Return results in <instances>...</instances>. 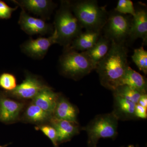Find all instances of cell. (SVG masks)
<instances>
[{
  "label": "cell",
  "instance_id": "cell-1",
  "mask_svg": "<svg viewBox=\"0 0 147 147\" xmlns=\"http://www.w3.org/2000/svg\"><path fill=\"white\" fill-rule=\"evenodd\" d=\"M125 44L111 41L108 54L96 67L100 84L113 91L121 86L124 75L129 66L127 62L128 50Z\"/></svg>",
  "mask_w": 147,
  "mask_h": 147
},
{
  "label": "cell",
  "instance_id": "cell-2",
  "mask_svg": "<svg viewBox=\"0 0 147 147\" xmlns=\"http://www.w3.org/2000/svg\"><path fill=\"white\" fill-rule=\"evenodd\" d=\"M71 3V8L82 28L102 32L108 13L105 6H100L95 0H83Z\"/></svg>",
  "mask_w": 147,
  "mask_h": 147
},
{
  "label": "cell",
  "instance_id": "cell-3",
  "mask_svg": "<svg viewBox=\"0 0 147 147\" xmlns=\"http://www.w3.org/2000/svg\"><path fill=\"white\" fill-rule=\"evenodd\" d=\"M63 1L57 11L55 30L57 35V43L67 48L74 40L82 32V28L72 12L71 3Z\"/></svg>",
  "mask_w": 147,
  "mask_h": 147
},
{
  "label": "cell",
  "instance_id": "cell-4",
  "mask_svg": "<svg viewBox=\"0 0 147 147\" xmlns=\"http://www.w3.org/2000/svg\"><path fill=\"white\" fill-rule=\"evenodd\" d=\"M118 121L113 113L96 116L84 128L88 134V147H97L101 138L115 139L118 134Z\"/></svg>",
  "mask_w": 147,
  "mask_h": 147
},
{
  "label": "cell",
  "instance_id": "cell-5",
  "mask_svg": "<svg viewBox=\"0 0 147 147\" xmlns=\"http://www.w3.org/2000/svg\"><path fill=\"white\" fill-rule=\"evenodd\" d=\"M65 50L59 59L61 72L65 76L79 80L95 69L91 62L82 52Z\"/></svg>",
  "mask_w": 147,
  "mask_h": 147
},
{
  "label": "cell",
  "instance_id": "cell-6",
  "mask_svg": "<svg viewBox=\"0 0 147 147\" xmlns=\"http://www.w3.org/2000/svg\"><path fill=\"white\" fill-rule=\"evenodd\" d=\"M132 16L119 13L115 10L108 13V18L102 29L103 36L110 41L126 43L131 29Z\"/></svg>",
  "mask_w": 147,
  "mask_h": 147
},
{
  "label": "cell",
  "instance_id": "cell-7",
  "mask_svg": "<svg viewBox=\"0 0 147 147\" xmlns=\"http://www.w3.org/2000/svg\"><path fill=\"white\" fill-rule=\"evenodd\" d=\"M36 76L27 74L26 79L12 91L5 92L7 96L18 99L32 100L42 88L46 86Z\"/></svg>",
  "mask_w": 147,
  "mask_h": 147
},
{
  "label": "cell",
  "instance_id": "cell-8",
  "mask_svg": "<svg viewBox=\"0 0 147 147\" xmlns=\"http://www.w3.org/2000/svg\"><path fill=\"white\" fill-rule=\"evenodd\" d=\"M25 104L11 99L4 92H0V121L13 123L19 119Z\"/></svg>",
  "mask_w": 147,
  "mask_h": 147
},
{
  "label": "cell",
  "instance_id": "cell-9",
  "mask_svg": "<svg viewBox=\"0 0 147 147\" xmlns=\"http://www.w3.org/2000/svg\"><path fill=\"white\" fill-rule=\"evenodd\" d=\"M57 35L54 30L49 37L29 40L22 44L21 49L25 54L31 57L41 59L46 55L51 45L57 43Z\"/></svg>",
  "mask_w": 147,
  "mask_h": 147
},
{
  "label": "cell",
  "instance_id": "cell-10",
  "mask_svg": "<svg viewBox=\"0 0 147 147\" xmlns=\"http://www.w3.org/2000/svg\"><path fill=\"white\" fill-rule=\"evenodd\" d=\"M18 24L21 28L29 35H44L51 31L50 24L44 20L30 16L22 9L20 13Z\"/></svg>",
  "mask_w": 147,
  "mask_h": 147
},
{
  "label": "cell",
  "instance_id": "cell-11",
  "mask_svg": "<svg viewBox=\"0 0 147 147\" xmlns=\"http://www.w3.org/2000/svg\"><path fill=\"white\" fill-rule=\"evenodd\" d=\"M56 129L59 144L70 141L82 129L78 123L58 119L53 117L49 122Z\"/></svg>",
  "mask_w": 147,
  "mask_h": 147
},
{
  "label": "cell",
  "instance_id": "cell-12",
  "mask_svg": "<svg viewBox=\"0 0 147 147\" xmlns=\"http://www.w3.org/2000/svg\"><path fill=\"white\" fill-rule=\"evenodd\" d=\"M139 38H142L143 40V44L146 45L147 12L145 9L136 10V14L135 16H132L128 40L132 42Z\"/></svg>",
  "mask_w": 147,
  "mask_h": 147
},
{
  "label": "cell",
  "instance_id": "cell-13",
  "mask_svg": "<svg viewBox=\"0 0 147 147\" xmlns=\"http://www.w3.org/2000/svg\"><path fill=\"white\" fill-rule=\"evenodd\" d=\"M79 110L65 97L59 94L53 117L58 119L78 123Z\"/></svg>",
  "mask_w": 147,
  "mask_h": 147
},
{
  "label": "cell",
  "instance_id": "cell-14",
  "mask_svg": "<svg viewBox=\"0 0 147 147\" xmlns=\"http://www.w3.org/2000/svg\"><path fill=\"white\" fill-rule=\"evenodd\" d=\"M59 94L46 86L32 99L33 103L53 116Z\"/></svg>",
  "mask_w": 147,
  "mask_h": 147
},
{
  "label": "cell",
  "instance_id": "cell-15",
  "mask_svg": "<svg viewBox=\"0 0 147 147\" xmlns=\"http://www.w3.org/2000/svg\"><path fill=\"white\" fill-rule=\"evenodd\" d=\"M114 96V109L113 113L119 120H130L137 119L135 115L136 104L117 95Z\"/></svg>",
  "mask_w": 147,
  "mask_h": 147
},
{
  "label": "cell",
  "instance_id": "cell-16",
  "mask_svg": "<svg viewBox=\"0 0 147 147\" xmlns=\"http://www.w3.org/2000/svg\"><path fill=\"white\" fill-rule=\"evenodd\" d=\"M102 35L101 32L86 31L76 37L65 49L85 52L94 46Z\"/></svg>",
  "mask_w": 147,
  "mask_h": 147
},
{
  "label": "cell",
  "instance_id": "cell-17",
  "mask_svg": "<svg viewBox=\"0 0 147 147\" xmlns=\"http://www.w3.org/2000/svg\"><path fill=\"white\" fill-rule=\"evenodd\" d=\"M111 44V41L101 35L93 47L82 53L90 60L96 68L98 63L108 54Z\"/></svg>",
  "mask_w": 147,
  "mask_h": 147
},
{
  "label": "cell",
  "instance_id": "cell-18",
  "mask_svg": "<svg viewBox=\"0 0 147 147\" xmlns=\"http://www.w3.org/2000/svg\"><path fill=\"white\" fill-rule=\"evenodd\" d=\"M126 85L142 94H147L146 79L129 66L121 82V86Z\"/></svg>",
  "mask_w": 147,
  "mask_h": 147
},
{
  "label": "cell",
  "instance_id": "cell-19",
  "mask_svg": "<svg viewBox=\"0 0 147 147\" xmlns=\"http://www.w3.org/2000/svg\"><path fill=\"white\" fill-rule=\"evenodd\" d=\"M15 2L24 10L42 16L50 13L54 6L53 1L48 0H22Z\"/></svg>",
  "mask_w": 147,
  "mask_h": 147
},
{
  "label": "cell",
  "instance_id": "cell-20",
  "mask_svg": "<svg viewBox=\"0 0 147 147\" xmlns=\"http://www.w3.org/2000/svg\"><path fill=\"white\" fill-rule=\"evenodd\" d=\"M53 116L32 102L27 107L24 115V120L31 123L40 125L49 122Z\"/></svg>",
  "mask_w": 147,
  "mask_h": 147
},
{
  "label": "cell",
  "instance_id": "cell-21",
  "mask_svg": "<svg viewBox=\"0 0 147 147\" xmlns=\"http://www.w3.org/2000/svg\"><path fill=\"white\" fill-rule=\"evenodd\" d=\"M113 93L114 94L117 95L133 102L136 104L138 103L139 98L142 95L139 92L126 85L119 86L113 91Z\"/></svg>",
  "mask_w": 147,
  "mask_h": 147
},
{
  "label": "cell",
  "instance_id": "cell-22",
  "mask_svg": "<svg viewBox=\"0 0 147 147\" xmlns=\"http://www.w3.org/2000/svg\"><path fill=\"white\" fill-rule=\"evenodd\" d=\"M131 58L139 70L147 74V52L143 46L134 50Z\"/></svg>",
  "mask_w": 147,
  "mask_h": 147
},
{
  "label": "cell",
  "instance_id": "cell-23",
  "mask_svg": "<svg viewBox=\"0 0 147 147\" xmlns=\"http://www.w3.org/2000/svg\"><path fill=\"white\" fill-rule=\"evenodd\" d=\"M17 86L15 76L9 73H3L0 75V87L6 92L12 91Z\"/></svg>",
  "mask_w": 147,
  "mask_h": 147
},
{
  "label": "cell",
  "instance_id": "cell-24",
  "mask_svg": "<svg viewBox=\"0 0 147 147\" xmlns=\"http://www.w3.org/2000/svg\"><path fill=\"white\" fill-rule=\"evenodd\" d=\"M115 10L119 13L132 16L136 14L133 2L130 0H119Z\"/></svg>",
  "mask_w": 147,
  "mask_h": 147
},
{
  "label": "cell",
  "instance_id": "cell-25",
  "mask_svg": "<svg viewBox=\"0 0 147 147\" xmlns=\"http://www.w3.org/2000/svg\"><path fill=\"white\" fill-rule=\"evenodd\" d=\"M36 129L40 130L43 134L51 140L54 147H59L57 134L55 128L50 124L40 125L36 127Z\"/></svg>",
  "mask_w": 147,
  "mask_h": 147
},
{
  "label": "cell",
  "instance_id": "cell-26",
  "mask_svg": "<svg viewBox=\"0 0 147 147\" xmlns=\"http://www.w3.org/2000/svg\"><path fill=\"white\" fill-rule=\"evenodd\" d=\"M17 7H10L4 2L0 1V18L7 19L10 18L12 13L17 9Z\"/></svg>",
  "mask_w": 147,
  "mask_h": 147
},
{
  "label": "cell",
  "instance_id": "cell-27",
  "mask_svg": "<svg viewBox=\"0 0 147 147\" xmlns=\"http://www.w3.org/2000/svg\"><path fill=\"white\" fill-rule=\"evenodd\" d=\"M147 108L137 104L135 108V115L137 119H146L147 117Z\"/></svg>",
  "mask_w": 147,
  "mask_h": 147
},
{
  "label": "cell",
  "instance_id": "cell-28",
  "mask_svg": "<svg viewBox=\"0 0 147 147\" xmlns=\"http://www.w3.org/2000/svg\"><path fill=\"white\" fill-rule=\"evenodd\" d=\"M137 104H139L141 106L147 108V95L144 94L142 95Z\"/></svg>",
  "mask_w": 147,
  "mask_h": 147
},
{
  "label": "cell",
  "instance_id": "cell-29",
  "mask_svg": "<svg viewBox=\"0 0 147 147\" xmlns=\"http://www.w3.org/2000/svg\"><path fill=\"white\" fill-rule=\"evenodd\" d=\"M139 147L138 146H134V145H129V146H127V147Z\"/></svg>",
  "mask_w": 147,
  "mask_h": 147
},
{
  "label": "cell",
  "instance_id": "cell-30",
  "mask_svg": "<svg viewBox=\"0 0 147 147\" xmlns=\"http://www.w3.org/2000/svg\"><path fill=\"white\" fill-rule=\"evenodd\" d=\"M8 144H6L5 145H3V146H1L0 145V147H6L7 146H8Z\"/></svg>",
  "mask_w": 147,
  "mask_h": 147
}]
</instances>
